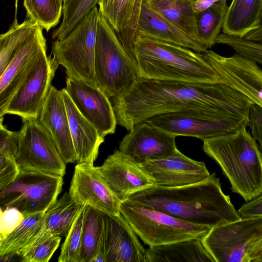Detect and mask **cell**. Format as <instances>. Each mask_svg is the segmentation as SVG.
<instances>
[{
    "label": "cell",
    "mask_w": 262,
    "mask_h": 262,
    "mask_svg": "<svg viewBox=\"0 0 262 262\" xmlns=\"http://www.w3.org/2000/svg\"><path fill=\"white\" fill-rule=\"evenodd\" d=\"M112 98L117 124L128 131L155 116L191 110L221 111L249 120L254 104L244 94L224 83L141 77L125 91Z\"/></svg>",
    "instance_id": "6da1fadb"
},
{
    "label": "cell",
    "mask_w": 262,
    "mask_h": 262,
    "mask_svg": "<svg viewBox=\"0 0 262 262\" xmlns=\"http://www.w3.org/2000/svg\"><path fill=\"white\" fill-rule=\"evenodd\" d=\"M137 202L189 223L212 228L241 218L213 173L206 180L179 187H152L129 196Z\"/></svg>",
    "instance_id": "7a4b0ae2"
},
{
    "label": "cell",
    "mask_w": 262,
    "mask_h": 262,
    "mask_svg": "<svg viewBox=\"0 0 262 262\" xmlns=\"http://www.w3.org/2000/svg\"><path fill=\"white\" fill-rule=\"evenodd\" d=\"M134 51L139 77L158 80L224 83L204 54L137 34Z\"/></svg>",
    "instance_id": "3957f363"
},
{
    "label": "cell",
    "mask_w": 262,
    "mask_h": 262,
    "mask_svg": "<svg viewBox=\"0 0 262 262\" xmlns=\"http://www.w3.org/2000/svg\"><path fill=\"white\" fill-rule=\"evenodd\" d=\"M246 125L203 140V149L220 165L232 192L246 202L262 191V152Z\"/></svg>",
    "instance_id": "277c9868"
},
{
    "label": "cell",
    "mask_w": 262,
    "mask_h": 262,
    "mask_svg": "<svg viewBox=\"0 0 262 262\" xmlns=\"http://www.w3.org/2000/svg\"><path fill=\"white\" fill-rule=\"evenodd\" d=\"M96 84L111 98L125 91L139 77L136 60L99 13L95 53Z\"/></svg>",
    "instance_id": "5b68a950"
},
{
    "label": "cell",
    "mask_w": 262,
    "mask_h": 262,
    "mask_svg": "<svg viewBox=\"0 0 262 262\" xmlns=\"http://www.w3.org/2000/svg\"><path fill=\"white\" fill-rule=\"evenodd\" d=\"M119 210L136 234L149 247L203 238L211 228L177 219L137 202H120Z\"/></svg>",
    "instance_id": "8992f818"
},
{
    "label": "cell",
    "mask_w": 262,
    "mask_h": 262,
    "mask_svg": "<svg viewBox=\"0 0 262 262\" xmlns=\"http://www.w3.org/2000/svg\"><path fill=\"white\" fill-rule=\"evenodd\" d=\"M99 12L95 7L64 38L56 40L52 53L68 77L96 84L95 53Z\"/></svg>",
    "instance_id": "52a82bcc"
},
{
    "label": "cell",
    "mask_w": 262,
    "mask_h": 262,
    "mask_svg": "<svg viewBox=\"0 0 262 262\" xmlns=\"http://www.w3.org/2000/svg\"><path fill=\"white\" fill-rule=\"evenodd\" d=\"M248 120L221 111L191 110L159 114L145 121L176 137L190 136L204 140L248 126Z\"/></svg>",
    "instance_id": "ba28073f"
},
{
    "label": "cell",
    "mask_w": 262,
    "mask_h": 262,
    "mask_svg": "<svg viewBox=\"0 0 262 262\" xmlns=\"http://www.w3.org/2000/svg\"><path fill=\"white\" fill-rule=\"evenodd\" d=\"M63 177L21 171L17 179L0 190L1 208L14 207L25 216L46 212L62 191Z\"/></svg>",
    "instance_id": "9c48e42d"
},
{
    "label": "cell",
    "mask_w": 262,
    "mask_h": 262,
    "mask_svg": "<svg viewBox=\"0 0 262 262\" xmlns=\"http://www.w3.org/2000/svg\"><path fill=\"white\" fill-rule=\"evenodd\" d=\"M18 131L16 161L21 171H34L63 177L66 163L55 143L39 119H22Z\"/></svg>",
    "instance_id": "30bf717a"
},
{
    "label": "cell",
    "mask_w": 262,
    "mask_h": 262,
    "mask_svg": "<svg viewBox=\"0 0 262 262\" xmlns=\"http://www.w3.org/2000/svg\"><path fill=\"white\" fill-rule=\"evenodd\" d=\"M262 233V216L240 219L212 227L202 238L215 262H247L253 241Z\"/></svg>",
    "instance_id": "8fae6325"
},
{
    "label": "cell",
    "mask_w": 262,
    "mask_h": 262,
    "mask_svg": "<svg viewBox=\"0 0 262 262\" xmlns=\"http://www.w3.org/2000/svg\"><path fill=\"white\" fill-rule=\"evenodd\" d=\"M58 65L54 57L42 54L11 97L5 115L39 119Z\"/></svg>",
    "instance_id": "7c38bea8"
},
{
    "label": "cell",
    "mask_w": 262,
    "mask_h": 262,
    "mask_svg": "<svg viewBox=\"0 0 262 262\" xmlns=\"http://www.w3.org/2000/svg\"><path fill=\"white\" fill-rule=\"evenodd\" d=\"M96 261L148 262L147 250L121 213H104L101 250Z\"/></svg>",
    "instance_id": "4fadbf2b"
},
{
    "label": "cell",
    "mask_w": 262,
    "mask_h": 262,
    "mask_svg": "<svg viewBox=\"0 0 262 262\" xmlns=\"http://www.w3.org/2000/svg\"><path fill=\"white\" fill-rule=\"evenodd\" d=\"M203 54L224 83L262 108V68L259 64L235 52L230 56L221 55L212 50Z\"/></svg>",
    "instance_id": "5bb4252c"
},
{
    "label": "cell",
    "mask_w": 262,
    "mask_h": 262,
    "mask_svg": "<svg viewBox=\"0 0 262 262\" xmlns=\"http://www.w3.org/2000/svg\"><path fill=\"white\" fill-rule=\"evenodd\" d=\"M69 192L79 205L89 206L111 215L120 213V200L93 163H77Z\"/></svg>",
    "instance_id": "9a60e30c"
},
{
    "label": "cell",
    "mask_w": 262,
    "mask_h": 262,
    "mask_svg": "<svg viewBox=\"0 0 262 262\" xmlns=\"http://www.w3.org/2000/svg\"><path fill=\"white\" fill-rule=\"evenodd\" d=\"M120 202L141 190L157 186L151 174L142 163L116 150L97 167Z\"/></svg>",
    "instance_id": "2e32d148"
},
{
    "label": "cell",
    "mask_w": 262,
    "mask_h": 262,
    "mask_svg": "<svg viewBox=\"0 0 262 262\" xmlns=\"http://www.w3.org/2000/svg\"><path fill=\"white\" fill-rule=\"evenodd\" d=\"M80 113L104 138L114 133L117 120L109 97L98 86L67 77L64 88Z\"/></svg>",
    "instance_id": "e0dca14e"
},
{
    "label": "cell",
    "mask_w": 262,
    "mask_h": 262,
    "mask_svg": "<svg viewBox=\"0 0 262 262\" xmlns=\"http://www.w3.org/2000/svg\"><path fill=\"white\" fill-rule=\"evenodd\" d=\"M39 25L16 53L0 75V117L3 118L12 96L30 73L40 56L46 53V40Z\"/></svg>",
    "instance_id": "ac0fdd59"
},
{
    "label": "cell",
    "mask_w": 262,
    "mask_h": 262,
    "mask_svg": "<svg viewBox=\"0 0 262 262\" xmlns=\"http://www.w3.org/2000/svg\"><path fill=\"white\" fill-rule=\"evenodd\" d=\"M157 186L172 188L201 182L210 174L205 163L191 159L178 149L171 155L142 163Z\"/></svg>",
    "instance_id": "d6986e66"
},
{
    "label": "cell",
    "mask_w": 262,
    "mask_h": 262,
    "mask_svg": "<svg viewBox=\"0 0 262 262\" xmlns=\"http://www.w3.org/2000/svg\"><path fill=\"white\" fill-rule=\"evenodd\" d=\"M176 137L143 121L135 125L123 137L119 150L142 163L173 154L177 149Z\"/></svg>",
    "instance_id": "ffe728a7"
},
{
    "label": "cell",
    "mask_w": 262,
    "mask_h": 262,
    "mask_svg": "<svg viewBox=\"0 0 262 262\" xmlns=\"http://www.w3.org/2000/svg\"><path fill=\"white\" fill-rule=\"evenodd\" d=\"M39 120L52 136L65 163L77 162L61 90L52 85Z\"/></svg>",
    "instance_id": "44dd1931"
},
{
    "label": "cell",
    "mask_w": 262,
    "mask_h": 262,
    "mask_svg": "<svg viewBox=\"0 0 262 262\" xmlns=\"http://www.w3.org/2000/svg\"><path fill=\"white\" fill-rule=\"evenodd\" d=\"M98 4L99 13L114 29L127 52L136 60L134 44L141 10L137 0H98Z\"/></svg>",
    "instance_id": "7402d4cb"
},
{
    "label": "cell",
    "mask_w": 262,
    "mask_h": 262,
    "mask_svg": "<svg viewBox=\"0 0 262 262\" xmlns=\"http://www.w3.org/2000/svg\"><path fill=\"white\" fill-rule=\"evenodd\" d=\"M61 90L68 117L77 162L94 164L104 138L80 113L65 89Z\"/></svg>",
    "instance_id": "603a6c76"
},
{
    "label": "cell",
    "mask_w": 262,
    "mask_h": 262,
    "mask_svg": "<svg viewBox=\"0 0 262 262\" xmlns=\"http://www.w3.org/2000/svg\"><path fill=\"white\" fill-rule=\"evenodd\" d=\"M137 34L172 43L204 53L207 49L171 24L143 2L138 23Z\"/></svg>",
    "instance_id": "cb8c5ba5"
},
{
    "label": "cell",
    "mask_w": 262,
    "mask_h": 262,
    "mask_svg": "<svg viewBox=\"0 0 262 262\" xmlns=\"http://www.w3.org/2000/svg\"><path fill=\"white\" fill-rule=\"evenodd\" d=\"M203 238L149 247L147 249L148 262H215L205 248Z\"/></svg>",
    "instance_id": "d4e9b609"
},
{
    "label": "cell",
    "mask_w": 262,
    "mask_h": 262,
    "mask_svg": "<svg viewBox=\"0 0 262 262\" xmlns=\"http://www.w3.org/2000/svg\"><path fill=\"white\" fill-rule=\"evenodd\" d=\"M262 0H232L228 6L223 33L244 38L261 25Z\"/></svg>",
    "instance_id": "484cf974"
},
{
    "label": "cell",
    "mask_w": 262,
    "mask_h": 262,
    "mask_svg": "<svg viewBox=\"0 0 262 262\" xmlns=\"http://www.w3.org/2000/svg\"><path fill=\"white\" fill-rule=\"evenodd\" d=\"M144 3L195 41V12L190 0H149Z\"/></svg>",
    "instance_id": "4316f807"
},
{
    "label": "cell",
    "mask_w": 262,
    "mask_h": 262,
    "mask_svg": "<svg viewBox=\"0 0 262 262\" xmlns=\"http://www.w3.org/2000/svg\"><path fill=\"white\" fill-rule=\"evenodd\" d=\"M45 212L25 216L21 223L0 240V256H13L33 242L43 230Z\"/></svg>",
    "instance_id": "83f0119b"
},
{
    "label": "cell",
    "mask_w": 262,
    "mask_h": 262,
    "mask_svg": "<svg viewBox=\"0 0 262 262\" xmlns=\"http://www.w3.org/2000/svg\"><path fill=\"white\" fill-rule=\"evenodd\" d=\"M228 6L227 1H219L207 9L195 13V41L207 49L215 43L223 28Z\"/></svg>",
    "instance_id": "f1b7e54d"
},
{
    "label": "cell",
    "mask_w": 262,
    "mask_h": 262,
    "mask_svg": "<svg viewBox=\"0 0 262 262\" xmlns=\"http://www.w3.org/2000/svg\"><path fill=\"white\" fill-rule=\"evenodd\" d=\"M81 206L72 200L69 192L64 193L45 212L43 231L66 236Z\"/></svg>",
    "instance_id": "f546056e"
},
{
    "label": "cell",
    "mask_w": 262,
    "mask_h": 262,
    "mask_svg": "<svg viewBox=\"0 0 262 262\" xmlns=\"http://www.w3.org/2000/svg\"><path fill=\"white\" fill-rule=\"evenodd\" d=\"M104 213L87 207L82 233L80 262H94L101 250Z\"/></svg>",
    "instance_id": "4dcf8cb0"
},
{
    "label": "cell",
    "mask_w": 262,
    "mask_h": 262,
    "mask_svg": "<svg viewBox=\"0 0 262 262\" xmlns=\"http://www.w3.org/2000/svg\"><path fill=\"white\" fill-rule=\"evenodd\" d=\"M39 25L29 18L18 24L16 17L9 30L0 36V75Z\"/></svg>",
    "instance_id": "1f68e13d"
},
{
    "label": "cell",
    "mask_w": 262,
    "mask_h": 262,
    "mask_svg": "<svg viewBox=\"0 0 262 262\" xmlns=\"http://www.w3.org/2000/svg\"><path fill=\"white\" fill-rule=\"evenodd\" d=\"M63 0H24L29 18L47 32L59 22Z\"/></svg>",
    "instance_id": "d6a6232c"
},
{
    "label": "cell",
    "mask_w": 262,
    "mask_h": 262,
    "mask_svg": "<svg viewBox=\"0 0 262 262\" xmlns=\"http://www.w3.org/2000/svg\"><path fill=\"white\" fill-rule=\"evenodd\" d=\"M98 0H68L63 2V19L52 33L53 39L60 40L68 35L96 5Z\"/></svg>",
    "instance_id": "836d02e7"
},
{
    "label": "cell",
    "mask_w": 262,
    "mask_h": 262,
    "mask_svg": "<svg viewBox=\"0 0 262 262\" xmlns=\"http://www.w3.org/2000/svg\"><path fill=\"white\" fill-rule=\"evenodd\" d=\"M61 236L43 231L16 255L23 262H48L57 250Z\"/></svg>",
    "instance_id": "e575fe53"
},
{
    "label": "cell",
    "mask_w": 262,
    "mask_h": 262,
    "mask_svg": "<svg viewBox=\"0 0 262 262\" xmlns=\"http://www.w3.org/2000/svg\"><path fill=\"white\" fill-rule=\"evenodd\" d=\"M82 205L62 245L59 262H80L82 233L87 210Z\"/></svg>",
    "instance_id": "d590c367"
},
{
    "label": "cell",
    "mask_w": 262,
    "mask_h": 262,
    "mask_svg": "<svg viewBox=\"0 0 262 262\" xmlns=\"http://www.w3.org/2000/svg\"><path fill=\"white\" fill-rule=\"evenodd\" d=\"M0 240L11 233L23 221L24 214L15 208L0 207Z\"/></svg>",
    "instance_id": "8d00e7d4"
},
{
    "label": "cell",
    "mask_w": 262,
    "mask_h": 262,
    "mask_svg": "<svg viewBox=\"0 0 262 262\" xmlns=\"http://www.w3.org/2000/svg\"><path fill=\"white\" fill-rule=\"evenodd\" d=\"M20 172L15 157L0 154V190L12 183Z\"/></svg>",
    "instance_id": "74e56055"
},
{
    "label": "cell",
    "mask_w": 262,
    "mask_h": 262,
    "mask_svg": "<svg viewBox=\"0 0 262 262\" xmlns=\"http://www.w3.org/2000/svg\"><path fill=\"white\" fill-rule=\"evenodd\" d=\"M3 118H1L0 123V154L15 158L18 146V132L8 130L3 124Z\"/></svg>",
    "instance_id": "f35d334b"
},
{
    "label": "cell",
    "mask_w": 262,
    "mask_h": 262,
    "mask_svg": "<svg viewBox=\"0 0 262 262\" xmlns=\"http://www.w3.org/2000/svg\"><path fill=\"white\" fill-rule=\"evenodd\" d=\"M252 137L257 141L262 150V108L253 104L250 108L248 125Z\"/></svg>",
    "instance_id": "ab89813d"
},
{
    "label": "cell",
    "mask_w": 262,
    "mask_h": 262,
    "mask_svg": "<svg viewBox=\"0 0 262 262\" xmlns=\"http://www.w3.org/2000/svg\"><path fill=\"white\" fill-rule=\"evenodd\" d=\"M237 211L241 217L262 216V191L244 204Z\"/></svg>",
    "instance_id": "60d3db41"
},
{
    "label": "cell",
    "mask_w": 262,
    "mask_h": 262,
    "mask_svg": "<svg viewBox=\"0 0 262 262\" xmlns=\"http://www.w3.org/2000/svg\"><path fill=\"white\" fill-rule=\"evenodd\" d=\"M262 257V233L250 245L246 255L247 262H255Z\"/></svg>",
    "instance_id": "b9f144b4"
},
{
    "label": "cell",
    "mask_w": 262,
    "mask_h": 262,
    "mask_svg": "<svg viewBox=\"0 0 262 262\" xmlns=\"http://www.w3.org/2000/svg\"><path fill=\"white\" fill-rule=\"evenodd\" d=\"M221 1L227 0H190L193 10L198 13Z\"/></svg>",
    "instance_id": "7bdbcfd3"
},
{
    "label": "cell",
    "mask_w": 262,
    "mask_h": 262,
    "mask_svg": "<svg viewBox=\"0 0 262 262\" xmlns=\"http://www.w3.org/2000/svg\"><path fill=\"white\" fill-rule=\"evenodd\" d=\"M244 38L262 44V25L258 28L249 32Z\"/></svg>",
    "instance_id": "ee69618b"
},
{
    "label": "cell",
    "mask_w": 262,
    "mask_h": 262,
    "mask_svg": "<svg viewBox=\"0 0 262 262\" xmlns=\"http://www.w3.org/2000/svg\"><path fill=\"white\" fill-rule=\"evenodd\" d=\"M254 60L259 65L262 66V44H258L254 51Z\"/></svg>",
    "instance_id": "f6af8a7d"
},
{
    "label": "cell",
    "mask_w": 262,
    "mask_h": 262,
    "mask_svg": "<svg viewBox=\"0 0 262 262\" xmlns=\"http://www.w3.org/2000/svg\"><path fill=\"white\" fill-rule=\"evenodd\" d=\"M255 262H262V257L256 259Z\"/></svg>",
    "instance_id": "bcb514c9"
},
{
    "label": "cell",
    "mask_w": 262,
    "mask_h": 262,
    "mask_svg": "<svg viewBox=\"0 0 262 262\" xmlns=\"http://www.w3.org/2000/svg\"><path fill=\"white\" fill-rule=\"evenodd\" d=\"M149 0H143V2H146L148 1Z\"/></svg>",
    "instance_id": "7dc6e473"
},
{
    "label": "cell",
    "mask_w": 262,
    "mask_h": 262,
    "mask_svg": "<svg viewBox=\"0 0 262 262\" xmlns=\"http://www.w3.org/2000/svg\"><path fill=\"white\" fill-rule=\"evenodd\" d=\"M262 25V16H261V25ZM260 25V26H261Z\"/></svg>",
    "instance_id": "c3c4849f"
},
{
    "label": "cell",
    "mask_w": 262,
    "mask_h": 262,
    "mask_svg": "<svg viewBox=\"0 0 262 262\" xmlns=\"http://www.w3.org/2000/svg\"><path fill=\"white\" fill-rule=\"evenodd\" d=\"M68 0H63V2L67 1Z\"/></svg>",
    "instance_id": "681fc988"
}]
</instances>
